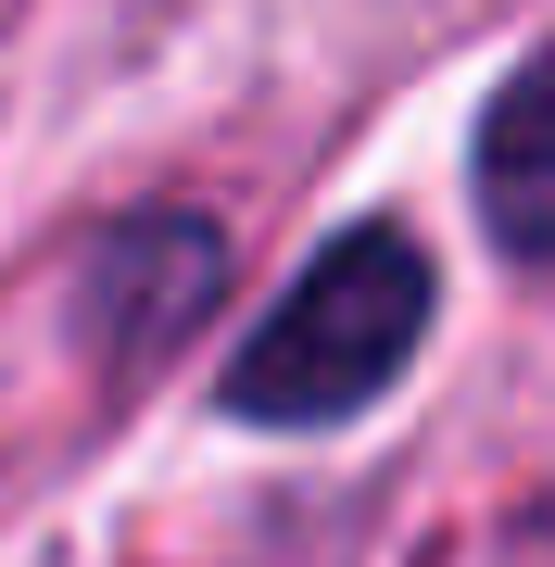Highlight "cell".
Instances as JSON below:
<instances>
[{
    "mask_svg": "<svg viewBox=\"0 0 555 567\" xmlns=\"http://www.w3.org/2000/svg\"><path fill=\"white\" fill-rule=\"evenodd\" d=\"M417 341H430V252H417V227H341V240L290 278V303L240 341L227 416L329 429L353 404H379L417 365Z\"/></svg>",
    "mask_w": 555,
    "mask_h": 567,
    "instance_id": "6da1fadb",
    "label": "cell"
},
{
    "mask_svg": "<svg viewBox=\"0 0 555 567\" xmlns=\"http://www.w3.org/2000/svg\"><path fill=\"white\" fill-rule=\"evenodd\" d=\"M215 278H227V252H215V227L203 215H140V227H114L102 252H89V341H102L114 365H165L189 341V316L215 303Z\"/></svg>",
    "mask_w": 555,
    "mask_h": 567,
    "instance_id": "7a4b0ae2",
    "label": "cell"
},
{
    "mask_svg": "<svg viewBox=\"0 0 555 567\" xmlns=\"http://www.w3.org/2000/svg\"><path fill=\"white\" fill-rule=\"evenodd\" d=\"M480 215L517 265H555V63L505 76V102L480 114Z\"/></svg>",
    "mask_w": 555,
    "mask_h": 567,
    "instance_id": "3957f363",
    "label": "cell"
}]
</instances>
